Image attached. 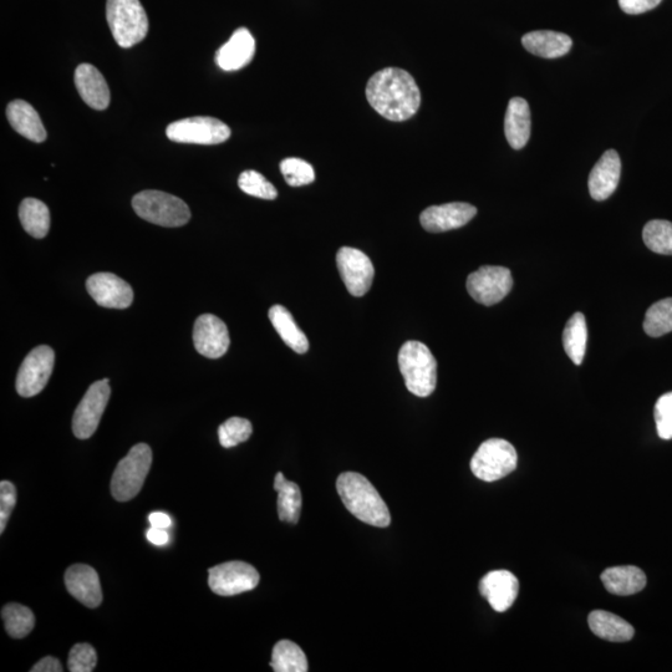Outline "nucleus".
I'll return each instance as SVG.
<instances>
[{
  "label": "nucleus",
  "instance_id": "f257e3e1",
  "mask_svg": "<svg viewBox=\"0 0 672 672\" xmlns=\"http://www.w3.org/2000/svg\"><path fill=\"white\" fill-rule=\"evenodd\" d=\"M366 98L371 108L395 122L411 119L421 105V93L415 79L399 68H386L371 76L366 86Z\"/></svg>",
  "mask_w": 672,
  "mask_h": 672
},
{
  "label": "nucleus",
  "instance_id": "f03ea898",
  "mask_svg": "<svg viewBox=\"0 0 672 672\" xmlns=\"http://www.w3.org/2000/svg\"><path fill=\"white\" fill-rule=\"evenodd\" d=\"M336 490L345 508L359 521L379 528L390 526L389 508L368 478L345 472L336 481Z\"/></svg>",
  "mask_w": 672,
  "mask_h": 672
},
{
  "label": "nucleus",
  "instance_id": "7ed1b4c3",
  "mask_svg": "<svg viewBox=\"0 0 672 672\" xmlns=\"http://www.w3.org/2000/svg\"><path fill=\"white\" fill-rule=\"evenodd\" d=\"M399 368L407 390L419 397H427L436 389L437 363L431 350L420 341H407L399 353Z\"/></svg>",
  "mask_w": 672,
  "mask_h": 672
},
{
  "label": "nucleus",
  "instance_id": "20e7f679",
  "mask_svg": "<svg viewBox=\"0 0 672 672\" xmlns=\"http://www.w3.org/2000/svg\"><path fill=\"white\" fill-rule=\"evenodd\" d=\"M106 19L115 42L132 48L146 38L149 19L140 0H108Z\"/></svg>",
  "mask_w": 672,
  "mask_h": 672
},
{
  "label": "nucleus",
  "instance_id": "39448f33",
  "mask_svg": "<svg viewBox=\"0 0 672 672\" xmlns=\"http://www.w3.org/2000/svg\"><path fill=\"white\" fill-rule=\"evenodd\" d=\"M137 216L161 227H182L191 220L190 208L185 202L170 193L144 191L132 198Z\"/></svg>",
  "mask_w": 672,
  "mask_h": 672
},
{
  "label": "nucleus",
  "instance_id": "423d86ee",
  "mask_svg": "<svg viewBox=\"0 0 672 672\" xmlns=\"http://www.w3.org/2000/svg\"><path fill=\"white\" fill-rule=\"evenodd\" d=\"M152 465L151 447L139 444L119 462L111 480L112 497L127 502L139 495Z\"/></svg>",
  "mask_w": 672,
  "mask_h": 672
},
{
  "label": "nucleus",
  "instance_id": "0eeeda50",
  "mask_svg": "<svg viewBox=\"0 0 672 672\" xmlns=\"http://www.w3.org/2000/svg\"><path fill=\"white\" fill-rule=\"evenodd\" d=\"M516 448L508 441L491 439L483 442L471 460L473 475L485 482H495L517 468Z\"/></svg>",
  "mask_w": 672,
  "mask_h": 672
},
{
  "label": "nucleus",
  "instance_id": "6e6552de",
  "mask_svg": "<svg viewBox=\"0 0 672 672\" xmlns=\"http://www.w3.org/2000/svg\"><path fill=\"white\" fill-rule=\"evenodd\" d=\"M166 135L178 144L218 145L231 137V129L215 117L196 116L172 122Z\"/></svg>",
  "mask_w": 672,
  "mask_h": 672
},
{
  "label": "nucleus",
  "instance_id": "1a4fd4ad",
  "mask_svg": "<svg viewBox=\"0 0 672 672\" xmlns=\"http://www.w3.org/2000/svg\"><path fill=\"white\" fill-rule=\"evenodd\" d=\"M109 379L96 381L80 401L74 412L73 432L80 440H88L98 430L101 417L111 395Z\"/></svg>",
  "mask_w": 672,
  "mask_h": 672
},
{
  "label": "nucleus",
  "instance_id": "9d476101",
  "mask_svg": "<svg viewBox=\"0 0 672 672\" xmlns=\"http://www.w3.org/2000/svg\"><path fill=\"white\" fill-rule=\"evenodd\" d=\"M259 573L251 564L228 562L208 570V585L221 597H233L257 588Z\"/></svg>",
  "mask_w": 672,
  "mask_h": 672
},
{
  "label": "nucleus",
  "instance_id": "9b49d317",
  "mask_svg": "<svg viewBox=\"0 0 672 672\" xmlns=\"http://www.w3.org/2000/svg\"><path fill=\"white\" fill-rule=\"evenodd\" d=\"M55 353L48 345L33 349L24 359L18 371L17 391L20 396L33 397L47 386L53 374Z\"/></svg>",
  "mask_w": 672,
  "mask_h": 672
},
{
  "label": "nucleus",
  "instance_id": "f8f14e48",
  "mask_svg": "<svg viewBox=\"0 0 672 672\" xmlns=\"http://www.w3.org/2000/svg\"><path fill=\"white\" fill-rule=\"evenodd\" d=\"M512 287V273L504 267H481L467 278L468 293L477 303L486 307L500 303Z\"/></svg>",
  "mask_w": 672,
  "mask_h": 672
},
{
  "label": "nucleus",
  "instance_id": "ddd939ff",
  "mask_svg": "<svg viewBox=\"0 0 672 672\" xmlns=\"http://www.w3.org/2000/svg\"><path fill=\"white\" fill-rule=\"evenodd\" d=\"M341 279L354 297H363L369 292L375 277V268L370 258L356 248L343 247L336 254Z\"/></svg>",
  "mask_w": 672,
  "mask_h": 672
},
{
  "label": "nucleus",
  "instance_id": "4468645a",
  "mask_svg": "<svg viewBox=\"0 0 672 672\" xmlns=\"http://www.w3.org/2000/svg\"><path fill=\"white\" fill-rule=\"evenodd\" d=\"M86 289L100 307L126 309L134 302L131 285L112 273L93 274L86 282Z\"/></svg>",
  "mask_w": 672,
  "mask_h": 672
},
{
  "label": "nucleus",
  "instance_id": "2eb2a0df",
  "mask_svg": "<svg viewBox=\"0 0 672 672\" xmlns=\"http://www.w3.org/2000/svg\"><path fill=\"white\" fill-rule=\"evenodd\" d=\"M193 343L198 353L206 358H222L231 344L227 325L216 315H201L193 327Z\"/></svg>",
  "mask_w": 672,
  "mask_h": 672
},
{
  "label": "nucleus",
  "instance_id": "dca6fc26",
  "mask_svg": "<svg viewBox=\"0 0 672 672\" xmlns=\"http://www.w3.org/2000/svg\"><path fill=\"white\" fill-rule=\"evenodd\" d=\"M477 215V208L470 203L453 202L431 206L421 213V226L431 233H442L466 226Z\"/></svg>",
  "mask_w": 672,
  "mask_h": 672
},
{
  "label": "nucleus",
  "instance_id": "f3484780",
  "mask_svg": "<svg viewBox=\"0 0 672 672\" xmlns=\"http://www.w3.org/2000/svg\"><path fill=\"white\" fill-rule=\"evenodd\" d=\"M65 587L85 607L98 608L103 602V590L98 573L85 564H75L66 570Z\"/></svg>",
  "mask_w": 672,
  "mask_h": 672
},
{
  "label": "nucleus",
  "instance_id": "a211bd4d",
  "mask_svg": "<svg viewBox=\"0 0 672 672\" xmlns=\"http://www.w3.org/2000/svg\"><path fill=\"white\" fill-rule=\"evenodd\" d=\"M480 592L496 612L504 613L516 602L519 582L508 570H495L482 578Z\"/></svg>",
  "mask_w": 672,
  "mask_h": 672
},
{
  "label": "nucleus",
  "instance_id": "6ab92c4d",
  "mask_svg": "<svg viewBox=\"0 0 672 672\" xmlns=\"http://www.w3.org/2000/svg\"><path fill=\"white\" fill-rule=\"evenodd\" d=\"M621 175V161L618 152H604L590 172L588 187L595 201L608 200L618 188Z\"/></svg>",
  "mask_w": 672,
  "mask_h": 672
},
{
  "label": "nucleus",
  "instance_id": "aec40b11",
  "mask_svg": "<svg viewBox=\"0 0 672 672\" xmlns=\"http://www.w3.org/2000/svg\"><path fill=\"white\" fill-rule=\"evenodd\" d=\"M74 80L76 89L86 105L100 111L109 108L111 96L108 83L94 65H79L75 70Z\"/></svg>",
  "mask_w": 672,
  "mask_h": 672
},
{
  "label": "nucleus",
  "instance_id": "412c9836",
  "mask_svg": "<svg viewBox=\"0 0 672 672\" xmlns=\"http://www.w3.org/2000/svg\"><path fill=\"white\" fill-rule=\"evenodd\" d=\"M256 54V40L247 28H239L231 39L218 50L216 61L224 71L241 70Z\"/></svg>",
  "mask_w": 672,
  "mask_h": 672
},
{
  "label": "nucleus",
  "instance_id": "4be33fe9",
  "mask_svg": "<svg viewBox=\"0 0 672 672\" xmlns=\"http://www.w3.org/2000/svg\"><path fill=\"white\" fill-rule=\"evenodd\" d=\"M531 127V109L527 101L523 98L509 100L504 119V134L512 149L521 150L528 144Z\"/></svg>",
  "mask_w": 672,
  "mask_h": 672
},
{
  "label": "nucleus",
  "instance_id": "5701e85b",
  "mask_svg": "<svg viewBox=\"0 0 672 672\" xmlns=\"http://www.w3.org/2000/svg\"><path fill=\"white\" fill-rule=\"evenodd\" d=\"M7 117L13 129L25 139L37 142V144L47 140V130H45L42 119L27 101H12L7 108Z\"/></svg>",
  "mask_w": 672,
  "mask_h": 672
},
{
  "label": "nucleus",
  "instance_id": "b1692460",
  "mask_svg": "<svg viewBox=\"0 0 672 672\" xmlns=\"http://www.w3.org/2000/svg\"><path fill=\"white\" fill-rule=\"evenodd\" d=\"M522 44L527 52L546 59H557L567 55L573 47L572 38L567 34L538 30L523 35Z\"/></svg>",
  "mask_w": 672,
  "mask_h": 672
},
{
  "label": "nucleus",
  "instance_id": "393cba45",
  "mask_svg": "<svg viewBox=\"0 0 672 672\" xmlns=\"http://www.w3.org/2000/svg\"><path fill=\"white\" fill-rule=\"evenodd\" d=\"M602 582L609 593L619 595V597H629V595L641 592L646 587L648 579L640 568L624 565V567L604 570Z\"/></svg>",
  "mask_w": 672,
  "mask_h": 672
},
{
  "label": "nucleus",
  "instance_id": "a878e982",
  "mask_svg": "<svg viewBox=\"0 0 672 672\" xmlns=\"http://www.w3.org/2000/svg\"><path fill=\"white\" fill-rule=\"evenodd\" d=\"M588 623L590 630L603 640L626 643L634 638L635 630L628 621L621 619L618 615L604 612V610H595L590 613Z\"/></svg>",
  "mask_w": 672,
  "mask_h": 672
},
{
  "label": "nucleus",
  "instance_id": "bb28decb",
  "mask_svg": "<svg viewBox=\"0 0 672 672\" xmlns=\"http://www.w3.org/2000/svg\"><path fill=\"white\" fill-rule=\"evenodd\" d=\"M269 320H271L274 329L279 334L280 338L290 349L295 353L305 354L309 350V341L307 335L299 329L293 315L289 313L288 309L282 305H273L269 309Z\"/></svg>",
  "mask_w": 672,
  "mask_h": 672
},
{
  "label": "nucleus",
  "instance_id": "cd10ccee",
  "mask_svg": "<svg viewBox=\"0 0 672 672\" xmlns=\"http://www.w3.org/2000/svg\"><path fill=\"white\" fill-rule=\"evenodd\" d=\"M274 490L278 492V516L280 521L297 524L302 512V492L297 483L289 482L282 472L274 478Z\"/></svg>",
  "mask_w": 672,
  "mask_h": 672
},
{
  "label": "nucleus",
  "instance_id": "c85d7f7f",
  "mask_svg": "<svg viewBox=\"0 0 672 672\" xmlns=\"http://www.w3.org/2000/svg\"><path fill=\"white\" fill-rule=\"evenodd\" d=\"M19 220L25 232L38 239L47 237L50 229V212L37 198H25L19 207Z\"/></svg>",
  "mask_w": 672,
  "mask_h": 672
},
{
  "label": "nucleus",
  "instance_id": "c756f323",
  "mask_svg": "<svg viewBox=\"0 0 672 672\" xmlns=\"http://www.w3.org/2000/svg\"><path fill=\"white\" fill-rule=\"evenodd\" d=\"M587 320L582 313H575L565 325L563 345L565 353L575 365H582L587 350Z\"/></svg>",
  "mask_w": 672,
  "mask_h": 672
},
{
  "label": "nucleus",
  "instance_id": "7c9ffc66",
  "mask_svg": "<svg viewBox=\"0 0 672 672\" xmlns=\"http://www.w3.org/2000/svg\"><path fill=\"white\" fill-rule=\"evenodd\" d=\"M271 666L276 672H307L309 670L304 651L290 640L279 641L274 646Z\"/></svg>",
  "mask_w": 672,
  "mask_h": 672
},
{
  "label": "nucleus",
  "instance_id": "2f4dec72",
  "mask_svg": "<svg viewBox=\"0 0 672 672\" xmlns=\"http://www.w3.org/2000/svg\"><path fill=\"white\" fill-rule=\"evenodd\" d=\"M5 630L14 639H23L32 633L35 616L27 607L17 603L7 604L2 609Z\"/></svg>",
  "mask_w": 672,
  "mask_h": 672
},
{
  "label": "nucleus",
  "instance_id": "473e14b6",
  "mask_svg": "<svg viewBox=\"0 0 672 672\" xmlns=\"http://www.w3.org/2000/svg\"><path fill=\"white\" fill-rule=\"evenodd\" d=\"M644 330L651 338L672 332V298L651 305L645 315Z\"/></svg>",
  "mask_w": 672,
  "mask_h": 672
},
{
  "label": "nucleus",
  "instance_id": "72a5a7b5",
  "mask_svg": "<svg viewBox=\"0 0 672 672\" xmlns=\"http://www.w3.org/2000/svg\"><path fill=\"white\" fill-rule=\"evenodd\" d=\"M646 247L658 254L672 256V223L655 220L646 223L643 231Z\"/></svg>",
  "mask_w": 672,
  "mask_h": 672
},
{
  "label": "nucleus",
  "instance_id": "f704fd0d",
  "mask_svg": "<svg viewBox=\"0 0 672 672\" xmlns=\"http://www.w3.org/2000/svg\"><path fill=\"white\" fill-rule=\"evenodd\" d=\"M252 432L251 422L242 417H231L218 429V439L224 448H232L248 441Z\"/></svg>",
  "mask_w": 672,
  "mask_h": 672
},
{
  "label": "nucleus",
  "instance_id": "c9c22d12",
  "mask_svg": "<svg viewBox=\"0 0 672 672\" xmlns=\"http://www.w3.org/2000/svg\"><path fill=\"white\" fill-rule=\"evenodd\" d=\"M238 186L249 196L262 198V200H276L277 188L257 171H244L238 178Z\"/></svg>",
  "mask_w": 672,
  "mask_h": 672
},
{
  "label": "nucleus",
  "instance_id": "e433bc0d",
  "mask_svg": "<svg viewBox=\"0 0 672 672\" xmlns=\"http://www.w3.org/2000/svg\"><path fill=\"white\" fill-rule=\"evenodd\" d=\"M280 172L289 186H307L315 181V172L312 165L307 161L290 157L280 162Z\"/></svg>",
  "mask_w": 672,
  "mask_h": 672
},
{
  "label": "nucleus",
  "instance_id": "4c0bfd02",
  "mask_svg": "<svg viewBox=\"0 0 672 672\" xmlns=\"http://www.w3.org/2000/svg\"><path fill=\"white\" fill-rule=\"evenodd\" d=\"M98 655L89 644H76L70 650L68 668L71 672H91L96 668Z\"/></svg>",
  "mask_w": 672,
  "mask_h": 672
},
{
  "label": "nucleus",
  "instance_id": "58836bf2",
  "mask_svg": "<svg viewBox=\"0 0 672 672\" xmlns=\"http://www.w3.org/2000/svg\"><path fill=\"white\" fill-rule=\"evenodd\" d=\"M655 422L663 440L672 439V392L660 397L655 405Z\"/></svg>",
  "mask_w": 672,
  "mask_h": 672
},
{
  "label": "nucleus",
  "instance_id": "ea45409f",
  "mask_svg": "<svg viewBox=\"0 0 672 672\" xmlns=\"http://www.w3.org/2000/svg\"><path fill=\"white\" fill-rule=\"evenodd\" d=\"M15 504H17L15 486L12 482L2 481L0 483V533H4Z\"/></svg>",
  "mask_w": 672,
  "mask_h": 672
},
{
  "label": "nucleus",
  "instance_id": "a19ab883",
  "mask_svg": "<svg viewBox=\"0 0 672 672\" xmlns=\"http://www.w3.org/2000/svg\"><path fill=\"white\" fill-rule=\"evenodd\" d=\"M663 0H619V5L624 13L630 15H638L653 10Z\"/></svg>",
  "mask_w": 672,
  "mask_h": 672
},
{
  "label": "nucleus",
  "instance_id": "79ce46f5",
  "mask_svg": "<svg viewBox=\"0 0 672 672\" xmlns=\"http://www.w3.org/2000/svg\"><path fill=\"white\" fill-rule=\"evenodd\" d=\"M32 672H61L63 671V665H61L60 661L56 658H53V656H47V658H44L39 661V663L35 664L30 670Z\"/></svg>",
  "mask_w": 672,
  "mask_h": 672
},
{
  "label": "nucleus",
  "instance_id": "37998d69",
  "mask_svg": "<svg viewBox=\"0 0 672 672\" xmlns=\"http://www.w3.org/2000/svg\"><path fill=\"white\" fill-rule=\"evenodd\" d=\"M147 539L155 546H165L168 543V533L166 529L151 527L146 533Z\"/></svg>",
  "mask_w": 672,
  "mask_h": 672
},
{
  "label": "nucleus",
  "instance_id": "c03bdc74",
  "mask_svg": "<svg viewBox=\"0 0 672 672\" xmlns=\"http://www.w3.org/2000/svg\"><path fill=\"white\" fill-rule=\"evenodd\" d=\"M151 527L167 529L172 526L170 516L164 512H154L149 516Z\"/></svg>",
  "mask_w": 672,
  "mask_h": 672
}]
</instances>
